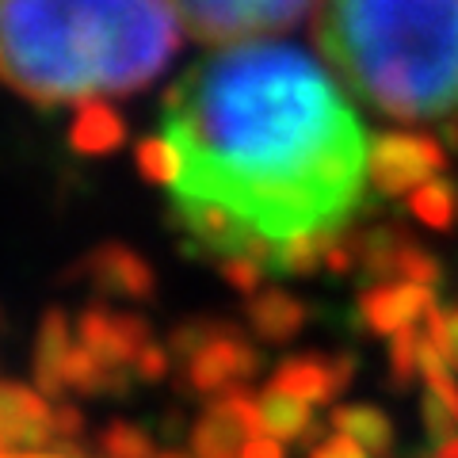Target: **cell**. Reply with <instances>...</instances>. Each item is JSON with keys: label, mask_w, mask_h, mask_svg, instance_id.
Segmentation results:
<instances>
[{"label": "cell", "mask_w": 458, "mask_h": 458, "mask_svg": "<svg viewBox=\"0 0 458 458\" xmlns=\"http://www.w3.org/2000/svg\"><path fill=\"white\" fill-rule=\"evenodd\" d=\"M138 165L191 245L252 291L336 256L370 188V138L306 50L249 42L183 73Z\"/></svg>", "instance_id": "6da1fadb"}, {"label": "cell", "mask_w": 458, "mask_h": 458, "mask_svg": "<svg viewBox=\"0 0 458 458\" xmlns=\"http://www.w3.org/2000/svg\"><path fill=\"white\" fill-rule=\"evenodd\" d=\"M176 47L168 0H0V81L35 104L131 96Z\"/></svg>", "instance_id": "7a4b0ae2"}, {"label": "cell", "mask_w": 458, "mask_h": 458, "mask_svg": "<svg viewBox=\"0 0 458 458\" xmlns=\"http://www.w3.org/2000/svg\"><path fill=\"white\" fill-rule=\"evenodd\" d=\"M318 42L336 77L390 119L458 114V0H321Z\"/></svg>", "instance_id": "3957f363"}, {"label": "cell", "mask_w": 458, "mask_h": 458, "mask_svg": "<svg viewBox=\"0 0 458 458\" xmlns=\"http://www.w3.org/2000/svg\"><path fill=\"white\" fill-rule=\"evenodd\" d=\"M168 4L199 42L241 47L294 27L313 8V0H168Z\"/></svg>", "instance_id": "277c9868"}, {"label": "cell", "mask_w": 458, "mask_h": 458, "mask_svg": "<svg viewBox=\"0 0 458 458\" xmlns=\"http://www.w3.org/2000/svg\"><path fill=\"white\" fill-rule=\"evenodd\" d=\"M180 352H183V363H188L191 386L210 394V397L237 394V386L245 378H252V370H256L252 344L241 333H233V328H222V325L188 328V336L180 340Z\"/></svg>", "instance_id": "5b68a950"}, {"label": "cell", "mask_w": 458, "mask_h": 458, "mask_svg": "<svg viewBox=\"0 0 458 458\" xmlns=\"http://www.w3.org/2000/svg\"><path fill=\"white\" fill-rule=\"evenodd\" d=\"M57 428H62V412L38 390L0 378V454L35 451L57 436Z\"/></svg>", "instance_id": "8992f818"}, {"label": "cell", "mask_w": 458, "mask_h": 458, "mask_svg": "<svg viewBox=\"0 0 458 458\" xmlns=\"http://www.w3.org/2000/svg\"><path fill=\"white\" fill-rule=\"evenodd\" d=\"M439 168V149L420 134H382L370 141V183L382 191L428 188Z\"/></svg>", "instance_id": "52a82bcc"}, {"label": "cell", "mask_w": 458, "mask_h": 458, "mask_svg": "<svg viewBox=\"0 0 458 458\" xmlns=\"http://www.w3.org/2000/svg\"><path fill=\"white\" fill-rule=\"evenodd\" d=\"M89 271H92V283L104 286V291H111V294L131 298V294H146L149 291V267L126 249L96 252L89 260Z\"/></svg>", "instance_id": "ba28073f"}, {"label": "cell", "mask_w": 458, "mask_h": 458, "mask_svg": "<svg viewBox=\"0 0 458 458\" xmlns=\"http://www.w3.org/2000/svg\"><path fill=\"white\" fill-rule=\"evenodd\" d=\"M302 302H294V298L286 294H260L252 298V328L260 333L264 340H286L298 333V325H302Z\"/></svg>", "instance_id": "9c48e42d"}, {"label": "cell", "mask_w": 458, "mask_h": 458, "mask_svg": "<svg viewBox=\"0 0 458 458\" xmlns=\"http://www.w3.org/2000/svg\"><path fill=\"white\" fill-rule=\"evenodd\" d=\"M73 138H77V146H81V149L104 153V149H111L114 141L123 138V126H119V119H114V111L104 107V104L96 99V104H81L77 126H73Z\"/></svg>", "instance_id": "30bf717a"}, {"label": "cell", "mask_w": 458, "mask_h": 458, "mask_svg": "<svg viewBox=\"0 0 458 458\" xmlns=\"http://www.w3.org/2000/svg\"><path fill=\"white\" fill-rule=\"evenodd\" d=\"M104 447H107L111 458H153L149 439L141 432H134V428H114Z\"/></svg>", "instance_id": "8fae6325"}, {"label": "cell", "mask_w": 458, "mask_h": 458, "mask_svg": "<svg viewBox=\"0 0 458 458\" xmlns=\"http://www.w3.org/2000/svg\"><path fill=\"white\" fill-rule=\"evenodd\" d=\"M313 458H375V451L363 447L360 439H352V436H344L336 432L333 439H325L318 451H313Z\"/></svg>", "instance_id": "7c38bea8"}, {"label": "cell", "mask_w": 458, "mask_h": 458, "mask_svg": "<svg viewBox=\"0 0 458 458\" xmlns=\"http://www.w3.org/2000/svg\"><path fill=\"white\" fill-rule=\"evenodd\" d=\"M0 458H57V454H31V451H23V454H0Z\"/></svg>", "instance_id": "4fadbf2b"}]
</instances>
